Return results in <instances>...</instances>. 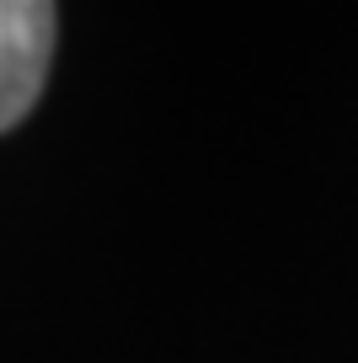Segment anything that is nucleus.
Returning a JSON list of instances; mask_svg holds the SVG:
<instances>
[{"mask_svg": "<svg viewBox=\"0 0 358 363\" xmlns=\"http://www.w3.org/2000/svg\"><path fill=\"white\" fill-rule=\"evenodd\" d=\"M59 11L43 0H0V134L33 113L48 75Z\"/></svg>", "mask_w": 358, "mask_h": 363, "instance_id": "obj_1", "label": "nucleus"}]
</instances>
